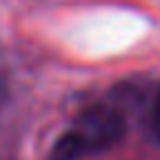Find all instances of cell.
Wrapping results in <instances>:
<instances>
[{
	"label": "cell",
	"instance_id": "1",
	"mask_svg": "<svg viewBox=\"0 0 160 160\" xmlns=\"http://www.w3.org/2000/svg\"><path fill=\"white\" fill-rule=\"evenodd\" d=\"M125 132L122 115L108 105L88 108L78 115L72 128L55 142L52 158L55 160H80L92 152H102L112 148Z\"/></svg>",
	"mask_w": 160,
	"mask_h": 160
},
{
	"label": "cell",
	"instance_id": "2",
	"mask_svg": "<svg viewBox=\"0 0 160 160\" xmlns=\"http://www.w3.org/2000/svg\"><path fill=\"white\" fill-rule=\"evenodd\" d=\"M150 130H152L155 140L160 142V85L155 88V95L150 100Z\"/></svg>",
	"mask_w": 160,
	"mask_h": 160
}]
</instances>
